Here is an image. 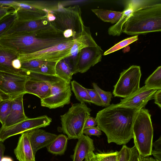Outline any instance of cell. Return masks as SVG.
I'll list each match as a JSON object with an SVG mask.
<instances>
[{
    "label": "cell",
    "mask_w": 161,
    "mask_h": 161,
    "mask_svg": "<svg viewBox=\"0 0 161 161\" xmlns=\"http://www.w3.org/2000/svg\"><path fill=\"white\" fill-rule=\"evenodd\" d=\"M137 111L119 103L112 104L98 112L97 126L105 134L109 143L124 145L133 138V126Z\"/></svg>",
    "instance_id": "6da1fadb"
},
{
    "label": "cell",
    "mask_w": 161,
    "mask_h": 161,
    "mask_svg": "<svg viewBox=\"0 0 161 161\" xmlns=\"http://www.w3.org/2000/svg\"><path fill=\"white\" fill-rule=\"evenodd\" d=\"M73 39L72 37H65L63 32L52 25L32 32L3 36L0 37V45L19 54H26L39 51Z\"/></svg>",
    "instance_id": "7a4b0ae2"
},
{
    "label": "cell",
    "mask_w": 161,
    "mask_h": 161,
    "mask_svg": "<svg viewBox=\"0 0 161 161\" xmlns=\"http://www.w3.org/2000/svg\"><path fill=\"white\" fill-rule=\"evenodd\" d=\"M161 31V3L133 12L123 27V32L138 35Z\"/></svg>",
    "instance_id": "3957f363"
},
{
    "label": "cell",
    "mask_w": 161,
    "mask_h": 161,
    "mask_svg": "<svg viewBox=\"0 0 161 161\" xmlns=\"http://www.w3.org/2000/svg\"><path fill=\"white\" fill-rule=\"evenodd\" d=\"M134 146L142 157L151 155L153 130L151 115L147 109L137 111L133 126Z\"/></svg>",
    "instance_id": "277c9868"
},
{
    "label": "cell",
    "mask_w": 161,
    "mask_h": 161,
    "mask_svg": "<svg viewBox=\"0 0 161 161\" xmlns=\"http://www.w3.org/2000/svg\"><path fill=\"white\" fill-rule=\"evenodd\" d=\"M54 16L51 22L57 29L63 32L65 37L75 39L81 32L84 25L80 8L75 5L65 8L63 6L51 11Z\"/></svg>",
    "instance_id": "5b68a950"
},
{
    "label": "cell",
    "mask_w": 161,
    "mask_h": 161,
    "mask_svg": "<svg viewBox=\"0 0 161 161\" xmlns=\"http://www.w3.org/2000/svg\"><path fill=\"white\" fill-rule=\"evenodd\" d=\"M91 111L85 103H76L60 116L62 131L68 139H78L83 135L85 124Z\"/></svg>",
    "instance_id": "8992f818"
},
{
    "label": "cell",
    "mask_w": 161,
    "mask_h": 161,
    "mask_svg": "<svg viewBox=\"0 0 161 161\" xmlns=\"http://www.w3.org/2000/svg\"><path fill=\"white\" fill-rule=\"evenodd\" d=\"M142 73L140 66L133 65L124 70L114 86L113 94L114 97L126 98L140 87Z\"/></svg>",
    "instance_id": "52a82bcc"
},
{
    "label": "cell",
    "mask_w": 161,
    "mask_h": 161,
    "mask_svg": "<svg viewBox=\"0 0 161 161\" xmlns=\"http://www.w3.org/2000/svg\"><path fill=\"white\" fill-rule=\"evenodd\" d=\"M74 44V39L32 53L19 54L18 59L21 62L39 59L57 62L70 56V50Z\"/></svg>",
    "instance_id": "ba28073f"
},
{
    "label": "cell",
    "mask_w": 161,
    "mask_h": 161,
    "mask_svg": "<svg viewBox=\"0 0 161 161\" xmlns=\"http://www.w3.org/2000/svg\"><path fill=\"white\" fill-rule=\"evenodd\" d=\"M70 83L63 80L51 85V93L48 97L41 100V106L49 109L63 107L70 103L72 92Z\"/></svg>",
    "instance_id": "9c48e42d"
},
{
    "label": "cell",
    "mask_w": 161,
    "mask_h": 161,
    "mask_svg": "<svg viewBox=\"0 0 161 161\" xmlns=\"http://www.w3.org/2000/svg\"><path fill=\"white\" fill-rule=\"evenodd\" d=\"M52 121L46 115L34 118H28L12 126L0 129V141L3 142L12 136L22 134L29 130L39 129L49 125Z\"/></svg>",
    "instance_id": "30bf717a"
},
{
    "label": "cell",
    "mask_w": 161,
    "mask_h": 161,
    "mask_svg": "<svg viewBox=\"0 0 161 161\" xmlns=\"http://www.w3.org/2000/svg\"><path fill=\"white\" fill-rule=\"evenodd\" d=\"M103 50L98 45L80 50L75 59L73 75L87 72L91 67L101 61Z\"/></svg>",
    "instance_id": "8fae6325"
},
{
    "label": "cell",
    "mask_w": 161,
    "mask_h": 161,
    "mask_svg": "<svg viewBox=\"0 0 161 161\" xmlns=\"http://www.w3.org/2000/svg\"><path fill=\"white\" fill-rule=\"evenodd\" d=\"M29 79L21 75L0 71V90L12 98L25 94V84Z\"/></svg>",
    "instance_id": "7c38bea8"
},
{
    "label": "cell",
    "mask_w": 161,
    "mask_h": 161,
    "mask_svg": "<svg viewBox=\"0 0 161 161\" xmlns=\"http://www.w3.org/2000/svg\"><path fill=\"white\" fill-rule=\"evenodd\" d=\"M157 90L149 88L144 85L128 97L121 99L119 103L123 106L138 111L143 108L153 97Z\"/></svg>",
    "instance_id": "4fadbf2b"
},
{
    "label": "cell",
    "mask_w": 161,
    "mask_h": 161,
    "mask_svg": "<svg viewBox=\"0 0 161 161\" xmlns=\"http://www.w3.org/2000/svg\"><path fill=\"white\" fill-rule=\"evenodd\" d=\"M52 25L47 17L44 19L28 21H21L16 19L3 36L32 32Z\"/></svg>",
    "instance_id": "5bb4252c"
},
{
    "label": "cell",
    "mask_w": 161,
    "mask_h": 161,
    "mask_svg": "<svg viewBox=\"0 0 161 161\" xmlns=\"http://www.w3.org/2000/svg\"><path fill=\"white\" fill-rule=\"evenodd\" d=\"M26 132L35 155L38 150L47 147L57 136L39 129H32Z\"/></svg>",
    "instance_id": "9a60e30c"
},
{
    "label": "cell",
    "mask_w": 161,
    "mask_h": 161,
    "mask_svg": "<svg viewBox=\"0 0 161 161\" xmlns=\"http://www.w3.org/2000/svg\"><path fill=\"white\" fill-rule=\"evenodd\" d=\"M74 40V44L70 50V56L68 57L74 67L75 59L79 52L88 47L97 45L92 37L89 27L84 25L81 32Z\"/></svg>",
    "instance_id": "2e32d148"
},
{
    "label": "cell",
    "mask_w": 161,
    "mask_h": 161,
    "mask_svg": "<svg viewBox=\"0 0 161 161\" xmlns=\"http://www.w3.org/2000/svg\"><path fill=\"white\" fill-rule=\"evenodd\" d=\"M24 94H21L13 98L10 113L2 127L10 126L28 118L26 116L24 111L23 97Z\"/></svg>",
    "instance_id": "e0dca14e"
},
{
    "label": "cell",
    "mask_w": 161,
    "mask_h": 161,
    "mask_svg": "<svg viewBox=\"0 0 161 161\" xmlns=\"http://www.w3.org/2000/svg\"><path fill=\"white\" fill-rule=\"evenodd\" d=\"M14 153L19 161H36L26 132L21 134Z\"/></svg>",
    "instance_id": "ac0fdd59"
},
{
    "label": "cell",
    "mask_w": 161,
    "mask_h": 161,
    "mask_svg": "<svg viewBox=\"0 0 161 161\" xmlns=\"http://www.w3.org/2000/svg\"><path fill=\"white\" fill-rule=\"evenodd\" d=\"M19 54L16 52L0 45V71L20 75L22 70L14 69L12 62L18 58Z\"/></svg>",
    "instance_id": "d6986e66"
},
{
    "label": "cell",
    "mask_w": 161,
    "mask_h": 161,
    "mask_svg": "<svg viewBox=\"0 0 161 161\" xmlns=\"http://www.w3.org/2000/svg\"><path fill=\"white\" fill-rule=\"evenodd\" d=\"M78 139L74 153L71 156L73 161H82L89 153L93 152L95 149L93 140L87 135L83 134Z\"/></svg>",
    "instance_id": "ffe728a7"
},
{
    "label": "cell",
    "mask_w": 161,
    "mask_h": 161,
    "mask_svg": "<svg viewBox=\"0 0 161 161\" xmlns=\"http://www.w3.org/2000/svg\"><path fill=\"white\" fill-rule=\"evenodd\" d=\"M53 83L30 78L26 82L25 92L26 93L35 95L42 100L50 95L51 85Z\"/></svg>",
    "instance_id": "44dd1931"
},
{
    "label": "cell",
    "mask_w": 161,
    "mask_h": 161,
    "mask_svg": "<svg viewBox=\"0 0 161 161\" xmlns=\"http://www.w3.org/2000/svg\"><path fill=\"white\" fill-rule=\"evenodd\" d=\"M15 10L17 19L21 21L36 20L47 18L49 12L35 7L27 9L18 8Z\"/></svg>",
    "instance_id": "7402d4cb"
},
{
    "label": "cell",
    "mask_w": 161,
    "mask_h": 161,
    "mask_svg": "<svg viewBox=\"0 0 161 161\" xmlns=\"http://www.w3.org/2000/svg\"><path fill=\"white\" fill-rule=\"evenodd\" d=\"M56 76L70 83L73 75V69L70 63L67 58L58 61L55 67Z\"/></svg>",
    "instance_id": "603a6c76"
},
{
    "label": "cell",
    "mask_w": 161,
    "mask_h": 161,
    "mask_svg": "<svg viewBox=\"0 0 161 161\" xmlns=\"http://www.w3.org/2000/svg\"><path fill=\"white\" fill-rule=\"evenodd\" d=\"M134 11H135L132 8L125 6L124 10L122 11V15L119 21L108 29V34L114 36H120L123 32L124 25Z\"/></svg>",
    "instance_id": "cb8c5ba5"
},
{
    "label": "cell",
    "mask_w": 161,
    "mask_h": 161,
    "mask_svg": "<svg viewBox=\"0 0 161 161\" xmlns=\"http://www.w3.org/2000/svg\"><path fill=\"white\" fill-rule=\"evenodd\" d=\"M68 138L65 135L61 134L57 135L55 138L46 147L50 153L55 155L64 153L67 147Z\"/></svg>",
    "instance_id": "d4e9b609"
},
{
    "label": "cell",
    "mask_w": 161,
    "mask_h": 161,
    "mask_svg": "<svg viewBox=\"0 0 161 161\" xmlns=\"http://www.w3.org/2000/svg\"><path fill=\"white\" fill-rule=\"evenodd\" d=\"M91 10L98 18L103 21L112 24L116 23L122 14V12L99 9H92Z\"/></svg>",
    "instance_id": "484cf974"
},
{
    "label": "cell",
    "mask_w": 161,
    "mask_h": 161,
    "mask_svg": "<svg viewBox=\"0 0 161 161\" xmlns=\"http://www.w3.org/2000/svg\"><path fill=\"white\" fill-rule=\"evenodd\" d=\"M70 83L71 90L74 93L76 98L80 103H92L86 88L74 80L71 81Z\"/></svg>",
    "instance_id": "4316f807"
},
{
    "label": "cell",
    "mask_w": 161,
    "mask_h": 161,
    "mask_svg": "<svg viewBox=\"0 0 161 161\" xmlns=\"http://www.w3.org/2000/svg\"><path fill=\"white\" fill-rule=\"evenodd\" d=\"M145 84L147 87L157 90L161 89V66L157 69L145 80Z\"/></svg>",
    "instance_id": "83f0119b"
},
{
    "label": "cell",
    "mask_w": 161,
    "mask_h": 161,
    "mask_svg": "<svg viewBox=\"0 0 161 161\" xmlns=\"http://www.w3.org/2000/svg\"><path fill=\"white\" fill-rule=\"evenodd\" d=\"M20 74L26 76L31 79L43 81L50 83L62 80L57 76L45 75L22 70Z\"/></svg>",
    "instance_id": "f1b7e54d"
},
{
    "label": "cell",
    "mask_w": 161,
    "mask_h": 161,
    "mask_svg": "<svg viewBox=\"0 0 161 161\" xmlns=\"http://www.w3.org/2000/svg\"><path fill=\"white\" fill-rule=\"evenodd\" d=\"M16 19V11L7 14L0 19V37L11 26Z\"/></svg>",
    "instance_id": "f546056e"
},
{
    "label": "cell",
    "mask_w": 161,
    "mask_h": 161,
    "mask_svg": "<svg viewBox=\"0 0 161 161\" xmlns=\"http://www.w3.org/2000/svg\"><path fill=\"white\" fill-rule=\"evenodd\" d=\"M125 6H128L136 11L140 9L153 5L161 3V0H126L125 1Z\"/></svg>",
    "instance_id": "4dcf8cb0"
},
{
    "label": "cell",
    "mask_w": 161,
    "mask_h": 161,
    "mask_svg": "<svg viewBox=\"0 0 161 161\" xmlns=\"http://www.w3.org/2000/svg\"><path fill=\"white\" fill-rule=\"evenodd\" d=\"M13 98H10L0 101V122L3 126L11 108Z\"/></svg>",
    "instance_id": "1f68e13d"
},
{
    "label": "cell",
    "mask_w": 161,
    "mask_h": 161,
    "mask_svg": "<svg viewBox=\"0 0 161 161\" xmlns=\"http://www.w3.org/2000/svg\"><path fill=\"white\" fill-rule=\"evenodd\" d=\"M138 39V35H135L127 38L114 45L112 47L105 52L103 55H106L116 51L136 41Z\"/></svg>",
    "instance_id": "d6a6232c"
},
{
    "label": "cell",
    "mask_w": 161,
    "mask_h": 161,
    "mask_svg": "<svg viewBox=\"0 0 161 161\" xmlns=\"http://www.w3.org/2000/svg\"><path fill=\"white\" fill-rule=\"evenodd\" d=\"M57 62L46 61L35 73L47 75L56 76L55 67Z\"/></svg>",
    "instance_id": "836d02e7"
},
{
    "label": "cell",
    "mask_w": 161,
    "mask_h": 161,
    "mask_svg": "<svg viewBox=\"0 0 161 161\" xmlns=\"http://www.w3.org/2000/svg\"><path fill=\"white\" fill-rule=\"evenodd\" d=\"M94 89L98 93L103 104V107H107L110 104L112 94L110 92H106L101 89L97 83L93 82L92 84Z\"/></svg>",
    "instance_id": "e575fe53"
},
{
    "label": "cell",
    "mask_w": 161,
    "mask_h": 161,
    "mask_svg": "<svg viewBox=\"0 0 161 161\" xmlns=\"http://www.w3.org/2000/svg\"><path fill=\"white\" fill-rule=\"evenodd\" d=\"M119 151L96 153V161H119Z\"/></svg>",
    "instance_id": "d590c367"
},
{
    "label": "cell",
    "mask_w": 161,
    "mask_h": 161,
    "mask_svg": "<svg viewBox=\"0 0 161 161\" xmlns=\"http://www.w3.org/2000/svg\"><path fill=\"white\" fill-rule=\"evenodd\" d=\"M151 155H153L154 159L158 161H161V136H160L156 141L153 143Z\"/></svg>",
    "instance_id": "8d00e7d4"
},
{
    "label": "cell",
    "mask_w": 161,
    "mask_h": 161,
    "mask_svg": "<svg viewBox=\"0 0 161 161\" xmlns=\"http://www.w3.org/2000/svg\"><path fill=\"white\" fill-rule=\"evenodd\" d=\"M131 154V149L125 144L123 145L119 151V161H129Z\"/></svg>",
    "instance_id": "74e56055"
},
{
    "label": "cell",
    "mask_w": 161,
    "mask_h": 161,
    "mask_svg": "<svg viewBox=\"0 0 161 161\" xmlns=\"http://www.w3.org/2000/svg\"><path fill=\"white\" fill-rule=\"evenodd\" d=\"M92 103L98 106L103 107V102L97 92L94 89L86 88Z\"/></svg>",
    "instance_id": "f35d334b"
},
{
    "label": "cell",
    "mask_w": 161,
    "mask_h": 161,
    "mask_svg": "<svg viewBox=\"0 0 161 161\" xmlns=\"http://www.w3.org/2000/svg\"><path fill=\"white\" fill-rule=\"evenodd\" d=\"M83 134L86 135H93L98 137L102 135V132L97 126L85 128L83 131Z\"/></svg>",
    "instance_id": "ab89813d"
},
{
    "label": "cell",
    "mask_w": 161,
    "mask_h": 161,
    "mask_svg": "<svg viewBox=\"0 0 161 161\" xmlns=\"http://www.w3.org/2000/svg\"><path fill=\"white\" fill-rule=\"evenodd\" d=\"M15 11V8L12 6L0 5V19L7 14Z\"/></svg>",
    "instance_id": "60d3db41"
},
{
    "label": "cell",
    "mask_w": 161,
    "mask_h": 161,
    "mask_svg": "<svg viewBox=\"0 0 161 161\" xmlns=\"http://www.w3.org/2000/svg\"><path fill=\"white\" fill-rule=\"evenodd\" d=\"M97 123L96 118L89 116L86 121L84 129L97 125Z\"/></svg>",
    "instance_id": "b9f144b4"
},
{
    "label": "cell",
    "mask_w": 161,
    "mask_h": 161,
    "mask_svg": "<svg viewBox=\"0 0 161 161\" xmlns=\"http://www.w3.org/2000/svg\"><path fill=\"white\" fill-rule=\"evenodd\" d=\"M131 154L129 161H139V154L135 147L134 146L130 148Z\"/></svg>",
    "instance_id": "7bdbcfd3"
},
{
    "label": "cell",
    "mask_w": 161,
    "mask_h": 161,
    "mask_svg": "<svg viewBox=\"0 0 161 161\" xmlns=\"http://www.w3.org/2000/svg\"><path fill=\"white\" fill-rule=\"evenodd\" d=\"M154 103L161 108V89L158 90L154 95Z\"/></svg>",
    "instance_id": "ee69618b"
},
{
    "label": "cell",
    "mask_w": 161,
    "mask_h": 161,
    "mask_svg": "<svg viewBox=\"0 0 161 161\" xmlns=\"http://www.w3.org/2000/svg\"><path fill=\"white\" fill-rule=\"evenodd\" d=\"M12 65L14 69L17 70H21V62L18 58L15 59L13 61Z\"/></svg>",
    "instance_id": "f6af8a7d"
},
{
    "label": "cell",
    "mask_w": 161,
    "mask_h": 161,
    "mask_svg": "<svg viewBox=\"0 0 161 161\" xmlns=\"http://www.w3.org/2000/svg\"><path fill=\"white\" fill-rule=\"evenodd\" d=\"M85 159V161H96L95 153L93 152L89 153Z\"/></svg>",
    "instance_id": "bcb514c9"
},
{
    "label": "cell",
    "mask_w": 161,
    "mask_h": 161,
    "mask_svg": "<svg viewBox=\"0 0 161 161\" xmlns=\"http://www.w3.org/2000/svg\"><path fill=\"white\" fill-rule=\"evenodd\" d=\"M17 1H0V5L12 6L13 5L17 2ZM13 7V6H12Z\"/></svg>",
    "instance_id": "7dc6e473"
},
{
    "label": "cell",
    "mask_w": 161,
    "mask_h": 161,
    "mask_svg": "<svg viewBox=\"0 0 161 161\" xmlns=\"http://www.w3.org/2000/svg\"><path fill=\"white\" fill-rule=\"evenodd\" d=\"M5 149V145L3 142L0 141V161H1L4 156V154Z\"/></svg>",
    "instance_id": "c3c4849f"
},
{
    "label": "cell",
    "mask_w": 161,
    "mask_h": 161,
    "mask_svg": "<svg viewBox=\"0 0 161 161\" xmlns=\"http://www.w3.org/2000/svg\"><path fill=\"white\" fill-rule=\"evenodd\" d=\"M139 161H154V159L152 157L149 156L142 157L139 155L138 157Z\"/></svg>",
    "instance_id": "681fc988"
},
{
    "label": "cell",
    "mask_w": 161,
    "mask_h": 161,
    "mask_svg": "<svg viewBox=\"0 0 161 161\" xmlns=\"http://www.w3.org/2000/svg\"><path fill=\"white\" fill-rule=\"evenodd\" d=\"M10 98H11L0 90V101Z\"/></svg>",
    "instance_id": "f907efd6"
},
{
    "label": "cell",
    "mask_w": 161,
    "mask_h": 161,
    "mask_svg": "<svg viewBox=\"0 0 161 161\" xmlns=\"http://www.w3.org/2000/svg\"><path fill=\"white\" fill-rule=\"evenodd\" d=\"M1 161H14L13 159L8 156L4 157L2 158Z\"/></svg>",
    "instance_id": "816d5d0a"
},
{
    "label": "cell",
    "mask_w": 161,
    "mask_h": 161,
    "mask_svg": "<svg viewBox=\"0 0 161 161\" xmlns=\"http://www.w3.org/2000/svg\"><path fill=\"white\" fill-rule=\"evenodd\" d=\"M154 161H158L157 160H155V159H154Z\"/></svg>",
    "instance_id": "f5cc1de1"
},
{
    "label": "cell",
    "mask_w": 161,
    "mask_h": 161,
    "mask_svg": "<svg viewBox=\"0 0 161 161\" xmlns=\"http://www.w3.org/2000/svg\"></svg>",
    "instance_id": "db71d44e"
},
{
    "label": "cell",
    "mask_w": 161,
    "mask_h": 161,
    "mask_svg": "<svg viewBox=\"0 0 161 161\" xmlns=\"http://www.w3.org/2000/svg\"></svg>",
    "instance_id": "11a10c76"
}]
</instances>
